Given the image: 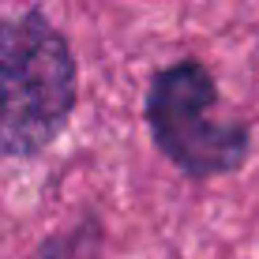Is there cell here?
<instances>
[{
    "label": "cell",
    "instance_id": "6da1fadb",
    "mask_svg": "<svg viewBox=\"0 0 259 259\" xmlns=\"http://www.w3.org/2000/svg\"><path fill=\"white\" fill-rule=\"evenodd\" d=\"M79 60L38 4L0 19V162H30L68 132Z\"/></svg>",
    "mask_w": 259,
    "mask_h": 259
},
{
    "label": "cell",
    "instance_id": "7a4b0ae2",
    "mask_svg": "<svg viewBox=\"0 0 259 259\" xmlns=\"http://www.w3.org/2000/svg\"><path fill=\"white\" fill-rule=\"evenodd\" d=\"M218 75L199 57H177L147 79L143 124L150 147L192 184L233 177L252 154V124L218 117Z\"/></svg>",
    "mask_w": 259,
    "mask_h": 259
},
{
    "label": "cell",
    "instance_id": "3957f363",
    "mask_svg": "<svg viewBox=\"0 0 259 259\" xmlns=\"http://www.w3.org/2000/svg\"><path fill=\"white\" fill-rule=\"evenodd\" d=\"M105 240H109V233H105L102 214L83 210L71 226L53 229L49 237H41L26 259H102Z\"/></svg>",
    "mask_w": 259,
    "mask_h": 259
}]
</instances>
